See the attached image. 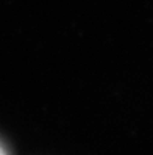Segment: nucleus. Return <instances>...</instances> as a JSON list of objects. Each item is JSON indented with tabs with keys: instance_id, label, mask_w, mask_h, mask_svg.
I'll use <instances>...</instances> for the list:
<instances>
[{
	"instance_id": "nucleus-1",
	"label": "nucleus",
	"mask_w": 153,
	"mask_h": 155,
	"mask_svg": "<svg viewBox=\"0 0 153 155\" xmlns=\"http://www.w3.org/2000/svg\"><path fill=\"white\" fill-rule=\"evenodd\" d=\"M0 155H5V152H3V149L0 147Z\"/></svg>"
}]
</instances>
